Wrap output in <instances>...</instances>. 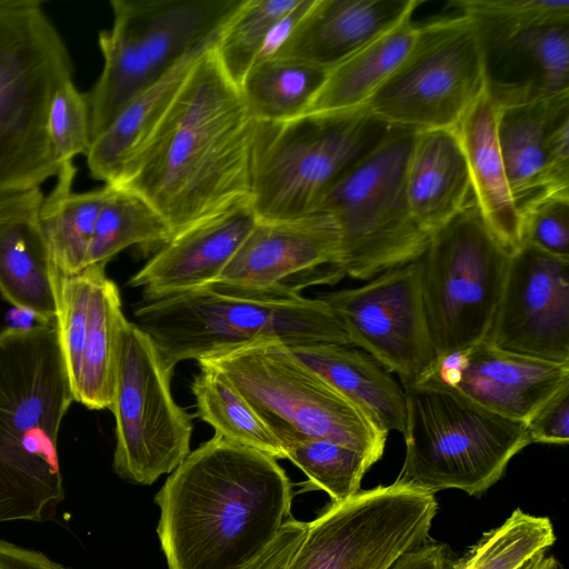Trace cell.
Wrapping results in <instances>:
<instances>
[{"label": "cell", "mask_w": 569, "mask_h": 569, "mask_svg": "<svg viewBox=\"0 0 569 569\" xmlns=\"http://www.w3.org/2000/svg\"><path fill=\"white\" fill-rule=\"evenodd\" d=\"M447 546L429 540L402 553L388 569H451Z\"/></svg>", "instance_id": "7bdbcfd3"}, {"label": "cell", "mask_w": 569, "mask_h": 569, "mask_svg": "<svg viewBox=\"0 0 569 569\" xmlns=\"http://www.w3.org/2000/svg\"><path fill=\"white\" fill-rule=\"evenodd\" d=\"M555 541L549 518L516 509L499 527L485 532L451 569H520Z\"/></svg>", "instance_id": "836d02e7"}, {"label": "cell", "mask_w": 569, "mask_h": 569, "mask_svg": "<svg viewBox=\"0 0 569 569\" xmlns=\"http://www.w3.org/2000/svg\"><path fill=\"white\" fill-rule=\"evenodd\" d=\"M199 367L191 385L197 416L231 442L286 459L281 442L232 383L216 370Z\"/></svg>", "instance_id": "4dcf8cb0"}, {"label": "cell", "mask_w": 569, "mask_h": 569, "mask_svg": "<svg viewBox=\"0 0 569 569\" xmlns=\"http://www.w3.org/2000/svg\"><path fill=\"white\" fill-rule=\"evenodd\" d=\"M72 78L66 44L38 0H0V197L58 173L47 132L51 100Z\"/></svg>", "instance_id": "5b68a950"}, {"label": "cell", "mask_w": 569, "mask_h": 569, "mask_svg": "<svg viewBox=\"0 0 569 569\" xmlns=\"http://www.w3.org/2000/svg\"><path fill=\"white\" fill-rule=\"evenodd\" d=\"M242 1L111 0L112 26L98 36L103 68L86 93L91 140L132 98L217 38Z\"/></svg>", "instance_id": "9c48e42d"}, {"label": "cell", "mask_w": 569, "mask_h": 569, "mask_svg": "<svg viewBox=\"0 0 569 569\" xmlns=\"http://www.w3.org/2000/svg\"><path fill=\"white\" fill-rule=\"evenodd\" d=\"M531 443L569 441V383L548 399L526 422Z\"/></svg>", "instance_id": "60d3db41"}, {"label": "cell", "mask_w": 569, "mask_h": 569, "mask_svg": "<svg viewBox=\"0 0 569 569\" xmlns=\"http://www.w3.org/2000/svg\"><path fill=\"white\" fill-rule=\"evenodd\" d=\"M77 168H61L57 181L39 207V222L51 259L62 274H76L86 269L99 212L111 192V186L74 192Z\"/></svg>", "instance_id": "f1b7e54d"}, {"label": "cell", "mask_w": 569, "mask_h": 569, "mask_svg": "<svg viewBox=\"0 0 569 569\" xmlns=\"http://www.w3.org/2000/svg\"><path fill=\"white\" fill-rule=\"evenodd\" d=\"M198 362L228 379L283 448L306 439H325L358 450L375 463L383 456L388 433L288 346L257 342Z\"/></svg>", "instance_id": "ba28073f"}, {"label": "cell", "mask_w": 569, "mask_h": 569, "mask_svg": "<svg viewBox=\"0 0 569 569\" xmlns=\"http://www.w3.org/2000/svg\"><path fill=\"white\" fill-rule=\"evenodd\" d=\"M211 44L109 186L144 199L172 236L251 203L257 120Z\"/></svg>", "instance_id": "6da1fadb"}, {"label": "cell", "mask_w": 569, "mask_h": 569, "mask_svg": "<svg viewBox=\"0 0 569 569\" xmlns=\"http://www.w3.org/2000/svg\"><path fill=\"white\" fill-rule=\"evenodd\" d=\"M509 256L471 202L432 234L421 260V296L438 362L486 339Z\"/></svg>", "instance_id": "8fae6325"}, {"label": "cell", "mask_w": 569, "mask_h": 569, "mask_svg": "<svg viewBox=\"0 0 569 569\" xmlns=\"http://www.w3.org/2000/svg\"><path fill=\"white\" fill-rule=\"evenodd\" d=\"M291 500L276 458L214 433L154 497L169 569H244L274 540Z\"/></svg>", "instance_id": "7a4b0ae2"}, {"label": "cell", "mask_w": 569, "mask_h": 569, "mask_svg": "<svg viewBox=\"0 0 569 569\" xmlns=\"http://www.w3.org/2000/svg\"><path fill=\"white\" fill-rule=\"evenodd\" d=\"M257 221L251 203L236 206L173 234L130 279L143 301L210 287Z\"/></svg>", "instance_id": "ffe728a7"}, {"label": "cell", "mask_w": 569, "mask_h": 569, "mask_svg": "<svg viewBox=\"0 0 569 569\" xmlns=\"http://www.w3.org/2000/svg\"><path fill=\"white\" fill-rule=\"evenodd\" d=\"M449 4L472 22L483 48L531 28L569 24L568 0H456Z\"/></svg>", "instance_id": "d590c367"}, {"label": "cell", "mask_w": 569, "mask_h": 569, "mask_svg": "<svg viewBox=\"0 0 569 569\" xmlns=\"http://www.w3.org/2000/svg\"><path fill=\"white\" fill-rule=\"evenodd\" d=\"M22 196H23V194H22ZM22 196H21V197H22ZM21 197H20V198H21ZM20 198H19V200H20ZM19 200H18V201H19ZM18 201H17V202H18ZM17 202H16V203H17ZM16 203H14V204H16ZM14 204H13V206H14ZM13 206H12V207H13ZM12 207H11V208H12ZM11 208H10V209H11ZM10 209H9V210H10ZM4 213H6V212H4ZM4 213H3V214H4ZM0 217H1V216H0Z\"/></svg>", "instance_id": "bcb514c9"}, {"label": "cell", "mask_w": 569, "mask_h": 569, "mask_svg": "<svg viewBox=\"0 0 569 569\" xmlns=\"http://www.w3.org/2000/svg\"><path fill=\"white\" fill-rule=\"evenodd\" d=\"M284 450L286 459L301 469L309 483L326 491L335 503L359 493L363 476L375 463L358 450L325 439L301 440Z\"/></svg>", "instance_id": "8d00e7d4"}, {"label": "cell", "mask_w": 569, "mask_h": 569, "mask_svg": "<svg viewBox=\"0 0 569 569\" xmlns=\"http://www.w3.org/2000/svg\"><path fill=\"white\" fill-rule=\"evenodd\" d=\"M218 37V36H217ZM217 38L184 56L168 73L132 98L89 146L90 176L112 184L123 164L161 120L199 57Z\"/></svg>", "instance_id": "83f0119b"}, {"label": "cell", "mask_w": 569, "mask_h": 569, "mask_svg": "<svg viewBox=\"0 0 569 569\" xmlns=\"http://www.w3.org/2000/svg\"><path fill=\"white\" fill-rule=\"evenodd\" d=\"M47 132L52 157L58 167L72 166L78 154H86L91 143L90 112L86 93L72 78L62 82L51 100Z\"/></svg>", "instance_id": "f35d334b"}, {"label": "cell", "mask_w": 569, "mask_h": 569, "mask_svg": "<svg viewBox=\"0 0 569 569\" xmlns=\"http://www.w3.org/2000/svg\"><path fill=\"white\" fill-rule=\"evenodd\" d=\"M136 325L153 341L164 367L173 372L186 360H201L257 342L288 347L351 345L329 306L320 298L256 300L201 288L143 301Z\"/></svg>", "instance_id": "8992f818"}, {"label": "cell", "mask_w": 569, "mask_h": 569, "mask_svg": "<svg viewBox=\"0 0 569 569\" xmlns=\"http://www.w3.org/2000/svg\"><path fill=\"white\" fill-rule=\"evenodd\" d=\"M521 218L526 244L569 258V197L541 199L523 210Z\"/></svg>", "instance_id": "ab89813d"}, {"label": "cell", "mask_w": 569, "mask_h": 569, "mask_svg": "<svg viewBox=\"0 0 569 569\" xmlns=\"http://www.w3.org/2000/svg\"><path fill=\"white\" fill-rule=\"evenodd\" d=\"M295 356L341 396L361 410L383 432H403V388L370 355L348 346L318 343L291 346Z\"/></svg>", "instance_id": "484cf974"}, {"label": "cell", "mask_w": 569, "mask_h": 569, "mask_svg": "<svg viewBox=\"0 0 569 569\" xmlns=\"http://www.w3.org/2000/svg\"><path fill=\"white\" fill-rule=\"evenodd\" d=\"M111 188L96 222L86 268L107 266L128 247H160L172 237L168 223L144 199L131 191Z\"/></svg>", "instance_id": "d6a6232c"}, {"label": "cell", "mask_w": 569, "mask_h": 569, "mask_svg": "<svg viewBox=\"0 0 569 569\" xmlns=\"http://www.w3.org/2000/svg\"><path fill=\"white\" fill-rule=\"evenodd\" d=\"M486 90L482 42L457 12L419 24L413 47L365 108L390 127L455 130Z\"/></svg>", "instance_id": "7c38bea8"}, {"label": "cell", "mask_w": 569, "mask_h": 569, "mask_svg": "<svg viewBox=\"0 0 569 569\" xmlns=\"http://www.w3.org/2000/svg\"><path fill=\"white\" fill-rule=\"evenodd\" d=\"M119 288L97 266L74 401L91 410L110 409L116 390L119 336L124 320Z\"/></svg>", "instance_id": "f546056e"}, {"label": "cell", "mask_w": 569, "mask_h": 569, "mask_svg": "<svg viewBox=\"0 0 569 569\" xmlns=\"http://www.w3.org/2000/svg\"><path fill=\"white\" fill-rule=\"evenodd\" d=\"M483 50L487 90L497 104L569 93V24L531 28Z\"/></svg>", "instance_id": "cb8c5ba5"}, {"label": "cell", "mask_w": 569, "mask_h": 569, "mask_svg": "<svg viewBox=\"0 0 569 569\" xmlns=\"http://www.w3.org/2000/svg\"><path fill=\"white\" fill-rule=\"evenodd\" d=\"M431 371L483 408L525 423L569 383V362L511 352L486 340L439 361Z\"/></svg>", "instance_id": "d6986e66"}, {"label": "cell", "mask_w": 569, "mask_h": 569, "mask_svg": "<svg viewBox=\"0 0 569 569\" xmlns=\"http://www.w3.org/2000/svg\"><path fill=\"white\" fill-rule=\"evenodd\" d=\"M415 136V131L390 127L318 208L338 226L347 276L368 280L420 259L429 246L431 236L413 219L406 194Z\"/></svg>", "instance_id": "30bf717a"}, {"label": "cell", "mask_w": 569, "mask_h": 569, "mask_svg": "<svg viewBox=\"0 0 569 569\" xmlns=\"http://www.w3.org/2000/svg\"><path fill=\"white\" fill-rule=\"evenodd\" d=\"M41 189L26 192L0 217V293L40 323L56 325L57 277L39 222Z\"/></svg>", "instance_id": "7402d4cb"}, {"label": "cell", "mask_w": 569, "mask_h": 569, "mask_svg": "<svg viewBox=\"0 0 569 569\" xmlns=\"http://www.w3.org/2000/svg\"><path fill=\"white\" fill-rule=\"evenodd\" d=\"M437 509L433 493L399 480L331 502L284 569H388L429 540Z\"/></svg>", "instance_id": "5bb4252c"}, {"label": "cell", "mask_w": 569, "mask_h": 569, "mask_svg": "<svg viewBox=\"0 0 569 569\" xmlns=\"http://www.w3.org/2000/svg\"><path fill=\"white\" fill-rule=\"evenodd\" d=\"M73 401L56 325L0 331V523L54 518L58 436Z\"/></svg>", "instance_id": "3957f363"}, {"label": "cell", "mask_w": 569, "mask_h": 569, "mask_svg": "<svg viewBox=\"0 0 569 569\" xmlns=\"http://www.w3.org/2000/svg\"><path fill=\"white\" fill-rule=\"evenodd\" d=\"M498 104L486 90L455 128L465 154L473 201L498 246L511 257L526 243L497 136Z\"/></svg>", "instance_id": "603a6c76"}, {"label": "cell", "mask_w": 569, "mask_h": 569, "mask_svg": "<svg viewBox=\"0 0 569 569\" xmlns=\"http://www.w3.org/2000/svg\"><path fill=\"white\" fill-rule=\"evenodd\" d=\"M307 529L308 522L289 517L271 545L244 569H284Z\"/></svg>", "instance_id": "b9f144b4"}, {"label": "cell", "mask_w": 569, "mask_h": 569, "mask_svg": "<svg viewBox=\"0 0 569 569\" xmlns=\"http://www.w3.org/2000/svg\"><path fill=\"white\" fill-rule=\"evenodd\" d=\"M346 274L338 226L326 212L258 219L220 277L208 288L256 300H288Z\"/></svg>", "instance_id": "9a60e30c"}, {"label": "cell", "mask_w": 569, "mask_h": 569, "mask_svg": "<svg viewBox=\"0 0 569 569\" xmlns=\"http://www.w3.org/2000/svg\"><path fill=\"white\" fill-rule=\"evenodd\" d=\"M172 375L151 338L124 318L110 410L116 420L113 469L132 483H153L190 453L192 417L172 397Z\"/></svg>", "instance_id": "4fadbf2b"}, {"label": "cell", "mask_w": 569, "mask_h": 569, "mask_svg": "<svg viewBox=\"0 0 569 569\" xmlns=\"http://www.w3.org/2000/svg\"><path fill=\"white\" fill-rule=\"evenodd\" d=\"M557 569H562V568H561V567H560V565H559Z\"/></svg>", "instance_id": "7dc6e473"}, {"label": "cell", "mask_w": 569, "mask_h": 569, "mask_svg": "<svg viewBox=\"0 0 569 569\" xmlns=\"http://www.w3.org/2000/svg\"><path fill=\"white\" fill-rule=\"evenodd\" d=\"M299 0H243L218 33L213 49L228 77L240 88L258 61L272 29Z\"/></svg>", "instance_id": "e575fe53"}, {"label": "cell", "mask_w": 569, "mask_h": 569, "mask_svg": "<svg viewBox=\"0 0 569 569\" xmlns=\"http://www.w3.org/2000/svg\"><path fill=\"white\" fill-rule=\"evenodd\" d=\"M485 340L511 352L569 362V258L531 244L512 254Z\"/></svg>", "instance_id": "e0dca14e"}, {"label": "cell", "mask_w": 569, "mask_h": 569, "mask_svg": "<svg viewBox=\"0 0 569 569\" xmlns=\"http://www.w3.org/2000/svg\"><path fill=\"white\" fill-rule=\"evenodd\" d=\"M497 136L520 213L549 197H569V93L498 104Z\"/></svg>", "instance_id": "ac0fdd59"}, {"label": "cell", "mask_w": 569, "mask_h": 569, "mask_svg": "<svg viewBox=\"0 0 569 569\" xmlns=\"http://www.w3.org/2000/svg\"><path fill=\"white\" fill-rule=\"evenodd\" d=\"M405 184L413 219L431 237L473 202L467 162L453 130L416 132Z\"/></svg>", "instance_id": "d4e9b609"}, {"label": "cell", "mask_w": 569, "mask_h": 569, "mask_svg": "<svg viewBox=\"0 0 569 569\" xmlns=\"http://www.w3.org/2000/svg\"><path fill=\"white\" fill-rule=\"evenodd\" d=\"M412 16L413 12L407 14L329 69L302 114L365 108L413 47L419 24Z\"/></svg>", "instance_id": "4316f807"}, {"label": "cell", "mask_w": 569, "mask_h": 569, "mask_svg": "<svg viewBox=\"0 0 569 569\" xmlns=\"http://www.w3.org/2000/svg\"><path fill=\"white\" fill-rule=\"evenodd\" d=\"M559 563L553 556L541 551L520 569H557Z\"/></svg>", "instance_id": "f6af8a7d"}, {"label": "cell", "mask_w": 569, "mask_h": 569, "mask_svg": "<svg viewBox=\"0 0 569 569\" xmlns=\"http://www.w3.org/2000/svg\"><path fill=\"white\" fill-rule=\"evenodd\" d=\"M419 4V0H312L271 58L328 71Z\"/></svg>", "instance_id": "44dd1931"}, {"label": "cell", "mask_w": 569, "mask_h": 569, "mask_svg": "<svg viewBox=\"0 0 569 569\" xmlns=\"http://www.w3.org/2000/svg\"><path fill=\"white\" fill-rule=\"evenodd\" d=\"M97 266L76 274L58 273L57 330L70 383L76 393L88 328L89 302Z\"/></svg>", "instance_id": "74e56055"}, {"label": "cell", "mask_w": 569, "mask_h": 569, "mask_svg": "<svg viewBox=\"0 0 569 569\" xmlns=\"http://www.w3.org/2000/svg\"><path fill=\"white\" fill-rule=\"evenodd\" d=\"M389 128L367 108L257 120L251 184L256 217L279 220L317 212Z\"/></svg>", "instance_id": "52a82bcc"}, {"label": "cell", "mask_w": 569, "mask_h": 569, "mask_svg": "<svg viewBox=\"0 0 569 569\" xmlns=\"http://www.w3.org/2000/svg\"><path fill=\"white\" fill-rule=\"evenodd\" d=\"M402 386L406 455L399 481L433 495L458 489L478 497L531 443L525 422L483 408L432 371Z\"/></svg>", "instance_id": "277c9868"}, {"label": "cell", "mask_w": 569, "mask_h": 569, "mask_svg": "<svg viewBox=\"0 0 569 569\" xmlns=\"http://www.w3.org/2000/svg\"><path fill=\"white\" fill-rule=\"evenodd\" d=\"M351 345L360 347L402 385L438 363L421 296V260L385 271L363 286L319 296Z\"/></svg>", "instance_id": "2e32d148"}, {"label": "cell", "mask_w": 569, "mask_h": 569, "mask_svg": "<svg viewBox=\"0 0 569 569\" xmlns=\"http://www.w3.org/2000/svg\"><path fill=\"white\" fill-rule=\"evenodd\" d=\"M326 74L311 64L269 58L252 66L240 90L256 120H286L305 112Z\"/></svg>", "instance_id": "1f68e13d"}, {"label": "cell", "mask_w": 569, "mask_h": 569, "mask_svg": "<svg viewBox=\"0 0 569 569\" xmlns=\"http://www.w3.org/2000/svg\"><path fill=\"white\" fill-rule=\"evenodd\" d=\"M0 569H69L41 551L0 539Z\"/></svg>", "instance_id": "ee69618b"}]
</instances>
